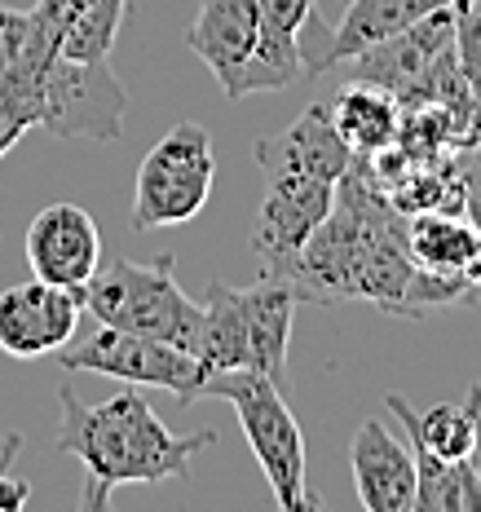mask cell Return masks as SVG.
Wrapping results in <instances>:
<instances>
[{
	"instance_id": "6da1fadb",
	"label": "cell",
	"mask_w": 481,
	"mask_h": 512,
	"mask_svg": "<svg viewBox=\"0 0 481 512\" xmlns=\"http://www.w3.org/2000/svg\"><path fill=\"white\" fill-rule=\"evenodd\" d=\"M301 301L314 305H376L393 318H424V309L477 305L464 274H437L415 265L411 217L398 212L367 155H354L331 199L323 226L305 239L283 274Z\"/></svg>"
},
{
	"instance_id": "7a4b0ae2",
	"label": "cell",
	"mask_w": 481,
	"mask_h": 512,
	"mask_svg": "<svg viewBox=\"0 0 481 512\" xmlns=\"http://www.w3.org/2000/svg\"><path fill=\"white\" fill-rule=\"evenodd\" d=\"M62 402V424H58V451L80 460L84 468V490L80 508L102 512L120 486H159L186 477L195 455L208 442H217L212 429L195 433H173L164 420L151 411L137 384L124 393L84 407L71 384L58 389Z\"/></svg>"
},
{
	"instance_id": "3957f363",
	"label": "cell",
	"mask_w": 481,
	"mask_h": 512,
	"mask_svg": "<svg viewBox=\"0 0 481 512\" xmlns=\"http://www.w3.org/2000/svg\"><path fill=\"white\" fill-rule=\"evenodd\" d=\"M256 164L265 173V186L252 217V252L261 261V274L283 279L305 239L331 212L354 151L331 120V106L314 102L283 133L256 142Z\"/></svg>"
},
{
	"instance_id": "277c9868",
	"label": "cell",
	"mask_w": 481,
	"mask_h": 512,
	"mask_svg": "<svg viewBox=\"0 0 481 512\" xmlns=\"http://www.w3.org/2000/svg\"><path fill=\"white\" fill-rule=\"evenodd\" d=\"M296 287L274 274H261L252 287L208 283L203 296V349L208 371H261L274 384L287 380V345H292Z\"/></svg>"
},
{
	"instance_id": "5b68a950",
	"label": "cell",
	"mask_w": 481,
	"mask_h": 512,
	"mask_svg": "<svg viewBox=\"0 0 481 512\" xmlns=\"http://www.w3.org/2000/svg\"><path fill=\"white\" fill-rule=\"evenodd\" d=\"M84 309L106 327L155 336L195 358L203 349V305L181 292L168 252L151 265H137L128 256L102 261L98 274L84 283Z\"/></svg>"
},
{
	"instance_id": "8992f818",
	"label": "cell",
	"mask_w": 481,
	"mask_h": 512,
	"mask_svg": "<svg viewBox=\"0 0 481 512\" xmlns=\"http://www.w3.org/2000/svg\"><path fill=\"white\" fill-rule=\"evenodd\" d=\"M199 398H226L239 429L248 437L256 464L274 490V504L283 512H318L323 495L309 486V460H305V433L296 424L292 407L283 398V384H274L261 371H217L208 376Z\"/></svg>"
},
{
	"instance_id": "52a82bcc",
	"label": "cell",
	"mask_w": 481,
	"mask_h": 512,
	"mask_svg": "<svg viewBox=\"0 0 481 512\" xmlns=\"http://www.w3.org/2000/svg\"><path fill=\"white\" fill-rule=\"evenodd\" d=\"M217 181V159H212V137L199 120H181L146 151L137 168L133 208L128 226L142 230H168L195 221L212 195Z\"/></svg>"
},
{
	"instance_id": "ba28073f",
	"label": "cell",
	"mask_w": 481,
	"mask_h": 512,
	"mask_svg": "<svg viewBox=\"0 0 481 512\" xmlns=\"http://www.w3.org/2000/svg\"><path fill=\"white\" fill-rule=\"evenodd\" d=\"M62 371H93V376H111L137 389H164L181 402H195L208 384V362L186 354L177 345H164L155 336L120 332V327L98 323V332L67 340L62 349H53Z\"/></svg>"
},
{
	"instance_id": "9c48e42d",
	"label": "cell",
	"mask_w": 481,
	"mask_h": 512,
	"mask_svg": "<svg viewBox=\"0 0 481 512\" xmlns=\"http://www.w3.org/2000/svg\"><path fill=\"white\" fill-rule=\"evenodd\" d=\"M36 106L40 128L58 137H93V142H120L124 137L128 93L115 80L111 62H76L53 49L36 84Z\"/></svg>"
},
{
	"instance_id": "30bf717a",
	"label": "cell",
	"mask_w": 481,
	"mask_h": 512,
	"mask_svg": "<svg viewBox=\"0 0 481 512\" xmlns=\"http://www.w3.org/2000/svg\"><path fill=\"white\" fill-rule=\"evenodd\" d=\"M84 292L53 287L31 274V283L0 292V349L9 358H45L76 340Z\"/></svg>"
},
{
	"instance_id": "8fae6325",
	"label": "cell",
	"mask_w": 481,
	"mask_h": 512,
	"mask_svg": "<svg viewBox=\"0 0 481 512\" xmlns=\"http://www.w3.org/2000/svg\"><path fill=\"white\" fill-rule=\"evenodd\" d=\"M27 261L31 274L53 287L84 292V283L102 265V234L98 221L80 204H49L27 226Z\"/></svg>"
},
{
	"instance_id": "7c38bea8",
	"label": "cell",
	"mask_w": 481,
	"mask_h": 512,
	"mask_svg": "<svg viewBox=\"0 0 481 512\" xmlns=\"http://www.w3.org/2000/svg\"><path fill=\"white\" fill-rule=\"evenodd\" d=\"M446 49H455V9H433L429 18L402 27L398 36L380 40V45L362 49L358 58H349L354 67V80H367L376 89L393 93V98H406L415 89V80L442 58Z\"/></svg>"
},
{
	"instance_id": "4fadbf2b",
	"label": "cell",
	"mask_w": 481,
	"mask_h": 512,
	"mask_svg": "<svg viewBox=\"0 0 481 512\" xmlns=\"http://www.w3.org/2000/svg\"><path fill=\"white\" fill-rule=\"evenodd\" d=\"M318 0H261V23H256V49L239 76L234 102L248 93H279L292 89L305 76V27L314 23Z\"/></svg>"
},
{
	"instance_id": "5bb4252c",
	"label": "cell",
	"mask_w": 481,
	"mask_h": 512,
	"mask_svg": "<svg viewBox=\"0 0 481 512\" xmlns=\"http://www.w3.org/2000/svg\"><path fill=\"white\" fill-rule=\"evenodd\" d=\"M358 504L367 512H411L415 504V455L384 420H362L349 442Z\"/></svg>"
},
{
	"instance_id": "9a60e30c",
	"label": "cell",
	"mask_w": 481,
	"mask_h": 512,
	"mask_svg": "<svg viewBox=\"0 0 481 512\" xmlns=\"http://www.w3.org/2000/svg\"><path fill=\"white\" fill-rule=\"evenodd\" d=\"M256 23H261V0H203L186 31L190 53L217 76L230 102L256 49Z\"/></svg>"
},
{
	"instance_id": "2e32d148",
	"label": "cell",
	"mask_w": 481,
	"mask_h": 512,
	"mask_svg": "<svg viewBox=\"0 0 481 512\" xmlns=\"http://www.w3.org/2000/svg\"><path fill=\"white\" fill-rule=\"evenodd\" d=\"M446 5H451V0H349L345 18L331 27L323 53H314V58L305 62V76H318V71L336 67V62L358 58L362 49L398 36L402 27L420 23L433 9H446Z\"/></svg>"
},
{
	"instance_id": "e0dca14e",
	"label": "cell",
	"mask_w": 481,
	"mask_h": 512,
	"mask_svg": "<svg viewBox=\"0 0 481 512\" xmlns=\"http://www.w3.org/2000/svg\"><path fill=\"white\" fill-rule=\"evenodd\" d=\"M384 407L398 415L415 446L442 455V460H473L481 437V384L468 393V402H437V407H411L402 393H389Z\"/></svg>"
},
{
	"instance_id": "ac0fdd59",
	"label": "cell",
	"mask_w": 481,
	"mask_h": 512,
	"mask_svg": "<svg viewBox=\"0 0 481 512\" xmlns=\"http://www.w3.org/2000/svg\"><path fill=\"white\" fill-rule=\"evenodd\" d=\"M331 106V120H336L340 137L349 142L354 155H380L398 142V128H402V106L393 93L376 89L367 80H349Z\"/></svg>"
},
{
	"instance_id": "d6986e66",
	"label": "cell",
	"mask_w": 481,
	"mask_h": 512,
	"mask_svg": "<svg viewBox=\"0 0 481 512\" xmlns=\"http://www.w3.org/2000/svg\"><path fill=\"white\" fill-rule=\"evenodd\" d=\"M415 504L411 512H481V468L473 460H442L411 442Z\"/></svg>"
},
{
	"instance_id": "ffe728a7",
	"label": "cell",
	"mask_w": 481,
	"mask_h": 512,
	"mask_svg": "<svg viewBox=\"0 0 481 512\" xmlns=\"http://www.w3.org/2000/svg\"><path fill=\"white\" fill-rule=\"evenodd\" d=\"M481 252V234L464 212H415L411 217V256L415 265L437 274H464Z\"/></svg>"
},
{
	"instance_id": "44dd1931",
	"label": "cell",
	"mask_w": 481,
	"mask_h": 512,
	"mask_svg": "<svg viewBox=\"0 0 481 512\" xmlns=\"http://www.w3.org/2000/svg\"><path fill=\"white\" fill-rule=\"evenodd\" d=\"M124 14H128V0H89L67 23V31H62L58 53L62 58H76V62H111Z\"/></svg>"
},
{
	"instance_id": "7402d4cb",
	"label": "cell",
	"mask_w": 481,
	"mask_h": 512,
	"mask_svg": "<svg viewBox=\"0 0 481 512\" xmlns=\"http://www.w3.org/2000/svg\"><path fill=\"white\" fill-rule=\"evenodd\" d=\"M455 164H459V190H464V217L481 234V137L455 155Z\"/></svg>"
},
{
	"instance_id": "603a6c76",
	"label": "cell",
	"mask_w": 481,
	"mask_h": 512,
	"mask_svg": "<svg viewBox=\"0 0 481 512\" xmlns=\"http://www.w3.org/2000/svg\"><path fill=\"white\" fill-rule=\"evenodd\" d=\"M27 504H31V486L23 477L0 473V512H23Z\"/></svg>"
},
{
	"instance_id": "cb8c5ba5",
	"label": "cell",
	"mask_w": 481,
	"mask_h": 512,
	"mask_svg": "<svg viewBox=\"0 0 481 512\" xmlns=\"http://www.w3.org/2000/svg\"><path fill=\"white\" fill-rule=\"evenodd\" d=\"M18 451H23V437H18V433H9L5 442H0V473H9V468H14Z\"/></svg>"
},
{
	"instance_id": "d4e9b609",
	"label": "cell",
	"mask_w": 481,
	"mask_h": 512,
	"mask_svg": "<svg viewBox=\"0 0 481 512\" xmlns=\"http://www.w3.org/2000/svg\"><path fill=\"white\" fill-rule=\"evenodd\" d=\"M464 279H468V287H477V292H481V252L464 265Z\"/></svg>"
}]
</instances>
